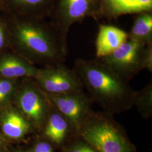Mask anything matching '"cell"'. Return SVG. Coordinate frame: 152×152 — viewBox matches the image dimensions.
Wrapping results in <instances>:
<instances>
[{
  "instance_id": "6da1fadb",
  "label": "cell",
  "mask_w": 152,
  "mask_h": 152,
  "mask_svg": "<svg viewBox=\"0 0 152 152\" xmlns=\"http://www.w3.org/2000/svg\"><path fill=\"white\" fill-rule=\"evenodd\" d=\"M10 36V50L41 67L64 63L67 41L46 19L6 15Z\"/></svg>"
},
{
  "instance_id": "7a4b0ae2",
  "label": "cell",
  "mask_w": 152,
  "mask_h": 152,
  "mask_svg": "<svg viewBox=\"0 0 152 152\" xmlns=\"http://www.w3.org/2000/svg\"><path fill=\"white\" fill-rule=\"evenodd\" d=\"M89 97L108 115L124 112L134 106L136 92L129 81L118 76L102 61L76 59L73 68Z\"/></svg>"
},
{
  "instance_id": "3957f363",
  "label": "cell",
  "mask_w": 152,
  "mask_h": 152,
  "mask_svg": "<svg viewBox=\"0 0 152 152\" xmlns=\"http://www.w3.org/2000/svg\"><path fill=\"white\" fill-rule=\"evenodd\" d=\"M78 134L98 152H134L135 148L117 125L101 115L93 114Z\"/></svg>"
},
{
  "instance_id": "277c9868",
  "label": "cell",
  "mask_w": 152,
  "mask_h": 152,
  "mask_svg": "<svg viewBox=\"0 0 152 152\" xmlns=\"http://www.w3.org/2000/svg\"><path fill=\"white\" fill-rule=\"evenodd\" d=\"M98 59L129 81L142 70L152 72V44L145 45L128 38L112 54Z\"/></svg>"
},
{
  "instance_id": "5b68a950",
  "label": "cell",
  "mask_w": 152,
  "mask_h": 152,
  "mask_svg": "<svg viewBox=\"0 0 152 152\" xmlns=\"http://www.w3.org/2000/svg\"><path fill=\"white\" fill-rule=\"evenodd\" d=\"M100 0H55L49 19L67 41L74 24L89 17L98 20L100 18Z\"/></svg>"
},
{
  "instance_id": "8992f818",
  "label": "cell",
  "mask_w": 152,
  "mask_h": 152,
  "mask_svg": "<svg viewBox=\"0 0 152 152\" xmlns=\"http://www.w3.org/2000/svg\"><path fill=\"white\" fill-rule=\"evenodd\" d=\"M33 79L47 95L79 92L84 88L75 72L64 63L38 68Z\"/></svg>"
},
{
  "instance_id": "52a82bcc",
  "label": "cell",
  "mask_w": 152,
  "mask_h": 152,
  "mask_svg": "<svg viewBox=\"0 0 152 152\" xmlns=\"http://www.w3.org/2000/svg\"><path fill=\"white\" fill-rule=\"evenodd\" d=\"M49 102L78 133L93 114L92 100L83 91L60 95H47Z\"/></svg>"
},
{
  "instance_id": "ba28073f",
  "label": "cell",
  "mask_w": 152,
  "mask_h": 152,
  "mask_svg": "<svg viewBox=\"0 0 152 152\" xmlns=\"http://www.w3.org/2000/svg\"><path fill=\"white\" fill-rule=\"evenodd\" d=\"M19 108L29 119L41 124L49 112L50 103L33 78H24L16 95Z\"/></svg>"
},
{
  "instance_id": "9c48e42d",
  "label": "cell",
  "mask_w": 152,
  "mask_h": 152,
  "mask_svg": "<svg viewBox=\"0 0 152 152\" xmlns=\"http://www.w3.org/2000/svg\"><path fill=\"white\" fill-rule=\"evenodd\" d=\"M38 68L11 50L0 53V78H34Z\"/></svg>"
},
{
  "instance_id": "30bf717a",
  "label": "cell",
  "mask_w": 152,
  "mask_h": 152,
  "mask_svg": "<svg viewBox=\"0 0 152 152\" xmlns=\"http://www.w3.org/2000/svg\"><path fill=\"white\" fill-rule=\"evenodd\" d=\"M100 18L108 19L152 11V0H100Z\"/></svg>"
},
{
  "instance_id": "8fae6325",
  "label": "cell",
  "mask_w": 152,
  "mask_h": 152,
  "mask_svg": "<svg viewBox=\"0 0 152 152\" xmlns=\"http://www.w3.org/2000/svg\"><path fill=\"white\" fill-rule=\"evenodd\" d=\"M55 0H7L5 15L48 19Z\"/></svg>"
},
{
  "instance_id": "7c38bea8",
  "label": "cell",
  "mask_w": 152,
  "mask_h": 152,
  "mask_svg": "<svg viewBox=\"0 0 152 152\" xmlns=\"http://www.w3.org/2000/svg\"><path fill=\"white\" fill-rule=\"evenodd\" d=\"M128 38V33L119 28L100 24L95 42L96 59L112 54Z\"/></svg>"
},
{
  "instance_id": "4fadbf2b",
  "label": "cell",
  "mask_w": 152,
  "mask_h": 152,
  "mask_svg": "<svg viewBox=\"0 0 152 152\" xmlns=\"http://www.w3.org/2000/svg\"><path fill=\"white\" fill-rule=\"evenodd\" d=\"M50 109L51 113L49 115L45 134L52 142L56 144H61L65 140L71 125L51 103Z\"/></svg>"
},
{
  "instance_id": "5bb4252c",
  "label": "cell",
  "mask_w": 152,
  "mask_h": 152,
  "mask_svg": "<svg viewBox=\"0 0 152 152\" xmlns=\"http://www.w3.org/2000/svg\"><path fill=\"white\" fill-rule=\"evenodd\" d=\"M1 126L4 133L12 139L22 138L30 129V125L26 119L14 110L7 111L4 113Z\"/></svg>"
},
{
  "instance_id": "9a60e30c",
  "label": "cell",
  "mask_w": 152,
  "mask_h": 152,
  "mask_svg": "<svg viewBox=\"0 0 152 152\" xmlns=\"http://www.w3.org/2000/svg\"><path fill=\"white\" fill-rule=\"evenodd\" d=\"M129 39L145 45L152 44V12L147 11L136 14Z\"/></svg>"
},
{
  "instance_id": "2e32d148",
  "label": "cell",
  "mask_w": 152,
  "mask_h": 152,
  "mask_svg": "<svg viewBox=\"0 0 152 152\" xmlns=\"http://www.w3.org/2000/svg\"><path fill=\"white\" fill-rule=\"evenodd\" d=\"M142 117L149 118L152 113V86L148 84L146 87L139 92H136L134 102Z\"/></svg>"
},
{
  "instance_id": "e0dca14e",
  "label": "cell",
  "mask_w": 152,
  "mask_h": 152,
  "mask_svg": "<svg viewBox=\"0 0 152 152\" xmlns=\"http://www.w3.org/2000/svg\"><path fill=\"white\" fill-rule=\"evenodd\" d=\"M10 50V36L6 17H0V53Z\"/></svg>"
},
{
  "instance_id": "ac0fdd59",
  "label": "cell",
  "mask_w": 152,
  "mask_h": 152,
  "mask_svg": "<svg viewBox=\"0 0 152 152\" xmlns=\"http://www.w3.org/2000/svg\"><path fill=\"white\" fill-rule=\"evenodd\" d=\"M18 79L0 78V103L5 101L16 87Z\"/></svg>"
},
{
  "instance_id": "d6986e66",
  "label": "cell",
  "mask_w": 152,
  "mask_h": 152,
  "mask_svg": "<svg viewBox=\"0 0 152 152\" xmlns=\"http://www.w3.org/2000/svg\"><path fill=\"white\" fill-rule=\"evenodd\" d=\"M68 152H98L88 144L78 142L69 148Z\"/></svg>"
},
{
  "instance_id": "ffe728a7",
  "label": "cell",
  "mask_w": 152,
  "mask_h": 152,
  "mask_svg": "<svg viewBox=\"0 0 152 152\" xmlns=\"http://www.w3.org/2000/svg\"><path fill=\"white\" fill-rule=\"evenodd\" d=\"M34 152H54L51 145L47 142H39L34 148Z\"/></svg>"
},
{
  "instance_id": "44dd1931",
  "label": "cell",
  "mask_w": 152,
  "mask_h": 152,
  "mask_svg": "<svg viewBox=\"0 0 152 152\" xmlns=\"http://www.w3.org/2000/svg\"><path fill=\"white\" fill-rule=\"evenodd\" d=\"M7 0H0V11L5 13Z\"/></svg>"
},
{
  "instance_id": "7402d4cb",
  "label": "cell",
  "mask_w": 152,
  "mask_h": 152,
  "mask_svg": "<svg viewBox=\"0 0 152 152\" xmlns=\"http://www.w3.org/2000/svg\"><path fill=\"white\" fill-rule=\"evenodd\" d=\"M1 140H2V139H1V135H0V144L1 143Z\"/></svg>"
}]
</instances>
